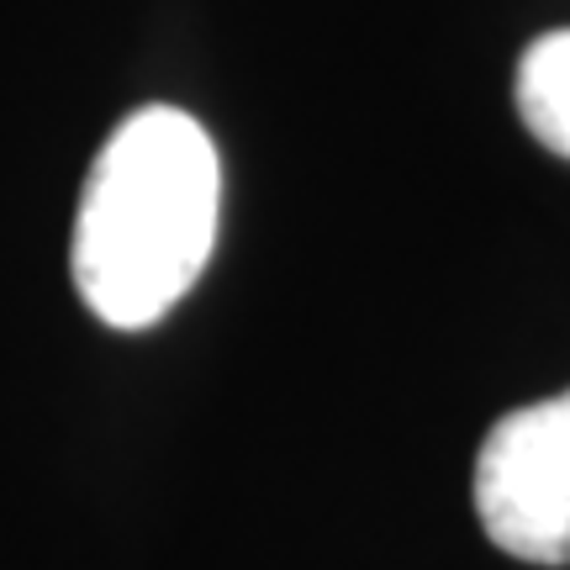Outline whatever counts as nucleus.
<instances>
[{
  "label": "nucleus",
  "mask_w": 570,
  "mask_h": 570,
  "mask_svg": "<svg viewBox=\"0 0 570 570\" xmlns=\"http://www.w3.org/2000/svg\"><path fill=\"white\" fill-rule=\"evenodd\" d=\"M223 159L180 106H142L117 122L80 190L69 269L106 327L142 333L185 302L217 248Z\"/></svg>",
  "instance_id": "1"
},
{
  "label": "nucleus",
  "mask_w": 570,
  "mask_h": 570,
  "mask_svg": "<svg viewBox=\"0 0 570 570\" xmlns=\"http://www.w3.org/2000/svg\"><path fill=\"white\" fill-rule=\"evenodd\" d=\"M470 497L502 554L529 566H570V391L491 423Z\"/></svg>",
  "instance_id": "2"
},
{
  "label": "nucleus",
  "mask_w": 570,
  "mask_h": 570,
  "mask_svg": "<svg viewBox=\"0 0 570 570\" xmlns=\"http://www.w3.org/2000/svg\"><path fill=\"white\" fill-rule=\"evenodd\" d=\"M512 101H518V117L533 138L550 154L570 159V27H554L523 48Z\"/></svg>",
  "instance_id": "3"
}]
</instances>
